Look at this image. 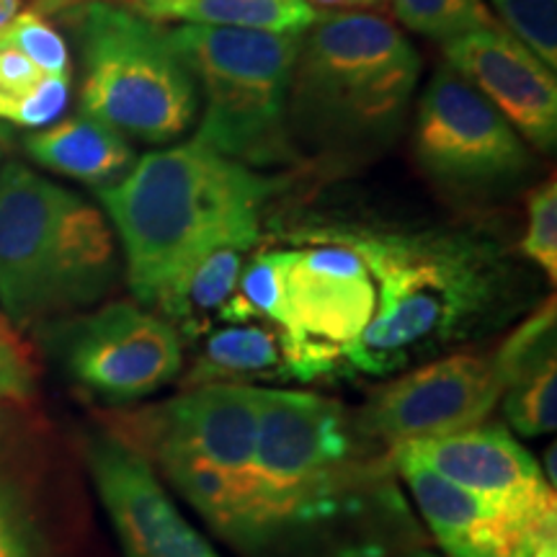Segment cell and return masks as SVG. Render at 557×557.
<instances>
[{
	"label": "cell",
	"instance_id": "ffe728a7",
	"mask_svg": "<svg viewBox=\"0 0 557 557\" xmlns=\"http://www.w3.org/2000/svg\"><path fill=\"white\" fill-rule=\"evenodd\" d=\"M70 75H47L16 47L0 41V122L47 127L65 111Z\"/></svg>",
	"mask_w": 557,
	"mask_h": 557
},
{
	"label": "cell",
	"instance_id": "836d02e7",
	"mask_svg": "<svg viewBox=\"0 0 557 557\" xmlns=\"http://www.w3.org/2000/svg\"><path fill=\"white\" fill-rule=\"evenodd\" d=\"M70 3H83V0H67V5H70Z\"/></svg>",
	"mask_w": 557,
	"mask_h": 557
},
{
	"label": "cell",
	"instance_id": "5bb4252c",
	"mask_svg": "<svg viewBox=\"0 0 557 557\" xmlns=\"http://www.w3.org/2000/svg\"><path fill=\"white\" fill-rule=\"evenodd\" d=\"M442 478L491 500L521 527L557 529L555 487L540 462L500 423H480L468 431L395 444Z\"/></svg>",
	"mask_w": 557,
	"mask_h": 557
},
{
	"label": "cell",
	"instance_id": "30bf717a",
	"mask_svg": "<svg viewBox=\"0 0 557 557\" xmlns=\"http://www.w3.org/2000/svg\"><path fill=\"white\" fill-rule=\"evenodd\" d=\"M47 346L70 380L111 406L150 398L184 367L181 333L135 302L60 318L50 325Z\"/></svg>",
	"mask_w": 557,
	"mask_h": 557
},
{
	"label": "cell",
	"instance_id": "7402d4cb",
	"mask_svg": "<svg viewBox=\"0 0 557 557\" xmlns=\"http://www.w3.org/2000/svg\"><path fill=\"white\" fill-rule=\"evenodd\" d=\"M557 351V310L555 299L549 297L540 310H534L519 329L508 333L504 344L493 354V369L496 377L508 387H517L521 382L537 377L555 367Z\"/></svg>",
	"mask_w": 557,
	"mask_h": 557
},
{
	"label": "cell",
	"instance_id": "603a6c76",
	"mask_svg": "<svg viewBox=\"0 0 557 557\" xmlns=\"http://www.w3.org/2000/svg\"><path fill=\"white\" fill-rule=\"evenodd\" d=\"M387 9L406 29L438 41L496 24L485 0H387Z\"/></svg>",
	"mask_w": 557,
	"mask_h": 557
},
{
	"label": "cell",
	"instance_id": "cb8c5ba5",
	"mask_svg": "<svg viewBox=\"0 0 557 557\" xmlns=\"http://www.w3.org/2000/svg\"><path fill=\"white\" fill-rule=\"evenodd\" d=\"M504 29L549 70L557 67V0H491Z\"/></svg>",
	"mask_w": 557,
	"mask_h": 557
},
{
	"label": "cell",
	"instance_id": "e575fe53",
	"mask_svg": "<svg viewBox=\"0 0 557 557\" xmlns=\"http://www.w3.org/2000/svg\"><path fill=\"white\" fill-rule=\"evenodd\" d=\"M0 329H3V318H0Z\"/></svg>",
	"mask_w": 557,
	"mask_h": 557
},
{
	"label": "cell",
	"instance_id": "ba28073f",
	"mask_svg": "<svg viewBox=\"0 0 557 557\" xmlns=\"http://www.w3.org/2000/svg\"><path fill=\"white\" fill-rule=\"evenodd\" d=\"M70 18L83 62L81 114L143 143H171L191 127L199 90L169 32L103 0Z\"/></svg>",
	"mask_w": 557,
	"mask_h": 557
},
{
	"label": "cell",
	"instance_id": "52a82bcc",
	"mask_svg": "<svg viewBox=\"0 0 557 557\" xmlns=\"http://www.w3.org/2000/svg\"><path fill=\"white\" fill-rule=\"evenodd\" d=\"M169 34L205 96L197 139L250 169L292 158L287 109L302 34L197 24Z\"/></svg>",
	"mask_w": 557,
	"mask_h": 557
},
{
	"label": "cell",
	"instance_id": "f1b7e54d",
	"mask_svg": "<svg viewBox=\"0 0 557 557\" xmlns=\"http://www.w3.org/2000/svg\"><path fill=\"white\" fill-rule=\"evenodd\" d=\"M308 3L329 11H387V0H308Z\"/></svg>",
	"mask_w": 557,
	"mask_h": 557
},
{
	"label": "cell",
	"instance_id": "4dcf8cb0",
	"mask_svg": "<svg viewBox=\"0 0 557 557\" xmlns=\"http://www.w3.org/2000/svg\"><path fill=\"white\" fill-rule=\"evenodd\" d=\"M62 5H67V0H37V11L39 13L62 9Z\"/></svg>",
	"mask_w": 557,
	"mask_h": 557
},
{
	"label": "cell",
	"instance_id": "e0dca14e",
	"mask_svg": "<svg viewBox=\"0 0 557 557\" xmlns=\"http://www.w3.org/2000/svg\"><path fill=\"white\" fill-rule=\"evenodd\" d=\"M26 152L41 169L107 189L135 165L127 137L88 114L70 116L26 139Z\"/></svg>",
	"mask_w": 557,
	"mask_h": 557
},
{
	"label": "cell",
	"instance_id": "d6986e66",
	"mask_svg": "<svg viewBox=\"0 0 557 557\" xmlns=\"http://www.w3.org/2000/svg\"><path fill=\"white\" fill-rule=\"evenodd\" d=\"M137 13L156 21H186L197 26L305 34L318 18L308 0H132Z\"/></svg>",
	"mask_w": 557,
	"mask_h": 557
},
{
	"label": "cell",
	"instance_id": "3957f363",
	"mask_svg": "<svg viewBox=\"0 0 557 557\" xmlns=\"http://www.w3.org/2000/svg\"><path fill=\"white\" fill-rule=\"evenodd\" d=\"M282 184L194 137L148 152L122 181L99 189L137 302L165 318L209 253L253 248L261 238L263 207Z\"/></svg>",
	"mask_w": 557,
	"mask_h": 557
},
{
	"label": "cell",
	"instance_id": "7c38bea8",
	"mask_svg": "<svg viewBox=\"0 0 557 557\" xmlns=\"http://www.w3.org/2000/svg\"><path fill=\"white\" fill-rule=\"evenodd\" d=\"M504 385L491 357L449 354L406 369L359 410L357 421L380 444L416 442L459 434L485 423L498 406Z\"/></svg>",
	"mask_w": 557,
	"mask_h": 557
},
{
	"label": "cell",
	"instance_id": "277c9868",
	"mask_svg": "<svg viewBox=\"0 0 557 557\" xmlns=\"http://www.w3.org/2000/svg\"><path fill=\"white\" fill-rule=\"evenodd\" d=\"M259 403L261 387L201 385L114 418L109 429L243 557H267L256 483Z\"/></svg>",
	"mask_w": 557,
	"mask_h": 557
},
{
	"label": "cell",
	"instance_id": "6da1fadb",
	"mask_svg": "<svg viewBox=\"0 0 557 557\" xmlns=\"http://www.w3.org/2000/svg\"><path fill=\"white\" fill-rule=\"evenodd\" d=\"M256 483L267 557H387L423 547L389 449L333 398L261 387Z\"/></svg>",
	"mask_w": 557,
	"mask_h": 557
},
{
	"label": "cell",
	"instance_id": "4fadbf2b",
	"mask_svg": "<svg viewBox=\"0 0 557 557\" xmlns=\"http://www.w3.org/2000/svg\"><path fill=\"white\" fill-rule=\"evenodd\" d=\"M86 465L124 557H220L178 511L148 459L109 429L86 438Z\"/></svg>",
	"mask_w": 557,
	"mask_h": 557
},
{
	"label": "cell",
	"instance_id": "9c48e42d",
	"mask_svg": "<svg viewBox=\"0 0 557 557\" xmlns=\"http://www.w3.org/2000/svg\"><path fill=\"white\" fill-rule=\"evenodd\" d=\"M284 308L276 331L289 380L344 374L348 346L372 320L377 292L357 250L315 240L282 250Z\"/></svg>",
	"mask_w": 557,
	"mask_h": 557
},
{
	"label": "cell",
	"instance_id": "2e32d148",
	"mask_svg": "<svg viewBox=\"0 0 557 557\" xmlns=\"http://www.w3.org/2000/svg\"><path fill=\"white\" fill-rule=\"evenodd\" d=\"M389 465L449 557H557V529L517 524L491 500L455 485L398 447H389Z\"/></svg>",
	"mask_w": 557,
	"mask_h": 557
},
{
	"label": "cell",
	"instance_id": "8992f818",
	"mask_svg": "<svg viewBox=\"0 0 557 557\" xmlns=\"http://www.w3.org/2000/svg\"><path fill=\"white\" fill-rule=\"evenodd\" d=\"M116 246L94 205L26 165L0 173V308L18 329L90 308L116 282Z\"/></svg>",
	"mask_w": 557,
	"mask_h": 557
},
{
	"label": "cell",
	"instance_id": "8fae6325",
	"mask_svg": "<svg viewBox=\"0 0 557 557\" xmlns=\"http://www.w3.org/2000/svg\"><path fill=\"white\" fill-rule=\"evenodd\" d=\"M416 160L444 189L487 194L532 169V152L504 114L451 67H442L418 103Z\"/></svg>",
	"mask_w": 557,
	"mask_h": 557
},
{
	"label": "cell",
	"instance_id": "484cf974",
	"mask_svg": "<svg viewBox=\"0 0 557 557\" xmlns=\"http://www.w3.org/2000/svg\"><path fill=\"white\" fill-rule=\"evenodd\" d=\"M0 41L16 47L41 73L70 75V52L65 39L37 9L16 13V18L0 32Z\"/></svg>",
	"mask_w": 557,
	"mask_h": 557
},
{
	"label": "cell",
	"instance_id": "d6a6232c",
	"mask_svg": "<svg viewBox=\"0 0 557 557\" xmlns=\"http://www.w3.org/2000/svg\"><path fill=\"white\" fill-rule=\"evenodd\" d=\"M5 137H9V132H5L3 124H0V139H5Z\"/></svg>",
	"mask_w": 557,
	"mask_h": 557
},
{
	"label": "cell",
	"instance_id": "7a4b0ae2",
	"mask_svg": "<svg viewBox=\"0 0 557 557\" xmlns=\"http://www.w3.org/2000/svg\"><path fill=\"white\" fill-rule=\"evenodd\" d=\"M297 238L344 243L372 274L377 302L348 346L346 372L387 377L426 364L506 320L517 299L504 253L457 230L310 227Z\"/></svg>",
	"mask_w": 557,
	"mask_h": 557
},
{
	"label": "cell",
	"instance_id": "f546056e",
	"mask_svg": "<svg viewBox=\"0 0 557 557\" xmlns=\"http://www.w3.org/2000/svg\"><path fill=\"white\" fill-rule=\"evenodd\" d=\"M18 5H21V0H0V32H3L5 26L16 18Z\"/></svg>",
	"mask_w": 557,
	"mask_h": 557
},
{
	"label": "cell",
	"instance_id": "d4e9b609",
	"mask_svg": "<svg viewBox=\"0 0 557 557\" xmlns=\"http://www.w3.org/2000/svg\"><path fill=\"white\" fill-rule=\"evenodd\" d=\"M504 413L508 426L519 436L553 434L557 423V369L553 367L517 387H508Z\"/></svg>",
	"mask_w": 557,
	"mask_h": 557
},
{
	"label": "cell",
	"instance_id": "44dd1931",
	"mask_svg": "<svg viewBox=\"0 0 557 557\" xmlns=\"http://www.w3.org/2000/svg\"><path fill=\"white\" fill-rule=\"evenodd\" d=\"M243 267L246 250L240 248H220L209 253L186 278L178 299L165 312V320L186 338L199 336L209 325V318L220 315L227 299L238 292Z\"/></svg>",
	"mask_w": 557,
	"mask_h": 557
},
{
	"label": "cell",
	"instance_id": "9a60e30c",
	"mask_svg": "<svg viewBox=\"0 0 557 557\" xmlns=\"http://www.w3.org/2000/svg\"><path fill=\"white\" fill-rule=\"evenodd\" d=\"M447 67L496 107L521 139L542 152L557 143V81L529 47L500 24L444 41Z\"/></svg>",
	"mask_w": 557,
	"mask_h": 557
},
{
	"label": "cell",
	"instance_id": "83f0119b",
	"mask_svg": "<svg viewBox=\"0 0 557 557\" xmlns=\"http://www.w3.org/2000/svg\"><path fill=\"white\" fill-rule=\"evenodd\" d=\"M521 253L549 276L557 278V186L555 178L545 181L529 194V225L521 240Z\"/></svg>",
	"mask_w": 557,
	"mask_h": 557
},
{
	"label": "cell",
	"instance_id": "1f68e13d",
	"mask_svg": "<svg viewBox=\"0 0 557 557\" xmlns=\"http://www.w3.org/2000/svg\"><path fill=\"white\" fill-rule=\"evenodd\" d=\"M387 557H436V555L429 553V549H423V547H413V549H403V553H395Z\"/></svg>",
	"mask_w": 557,
	"mask_h": 557
},
{
	"label": "cell",
	"instance_id": "4316f807",
	"mask_svg": "<svg viewBox=\"0 0 557 557\" xmlns=\"http://www.w3.org/2000/svg\"><path fill=\"white\" fill-rule=\"evenodd\" d=\"M41 540L37 517L29 498L11 475L0 470V557H41Z\"/></svg>",
	"mask_w": 557,
	"mask_h": 557
},
{
	"label": "cell",
	"instance_id": "ac0fdd59",
	"mask_svg": "<svg viewBox=\"0 0 557 557\" xmlns=\"http://www.w3.org/2000/svg\"><path fill=\"white\" fill-rule=\"evenodd\" d=\"M250 380H289L278 331L259 323H230L209 333L184 385H246Z\"/></svg>",
	"mask_w": 557,
	"mask_h": 557
},
{
	"label": "cell",
	"instance_id": "5b68a950",
	"mask_svg": "<svg viewBox=\"0 0 557 557\" xmlns=\"http://www.w3.org/2000/svg\"><path fill=\"white\" fill-rule=\"evenodd\" d=\"M421 78V58L393 21L331 11L299 39L289 129L320 150H361L400 127Z\"/></svg>",
	"mask_w": 557,
	"mask_h": 557
}]
</instances>
